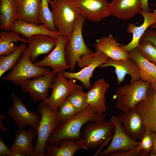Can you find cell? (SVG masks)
Listing matches in <instances>:
<instances>
[{
    "mask_svg": "<svg viewBox=\"0 0 156 156\" xmlns=\"http://www.w3.org/2000/svg\"><path fill=\"white\" fill-rule=\"evenodd\" d=\"M105 116L103 113L89 105L84 110L73 117L60 122L49 137L47 144L57 146L64 139L79 140L83 125L90 122L104 120Z\"/></svg>",
    "mask_w": 156,
    "mask_h": 156,
    "instance_id": "6da1fadb",
    "label": "cell"
},
{
    "mask_svg": "<svg viewBox=\"0 0 156 156\" xmlns=\"http://www.w3.org/2000/svg\"><path fill=\"white\" fill-rule=\"evenodd\" d=\"M114 130V124L110 120L92 121L84 127L79 140L86 150H94L100 147L95 154L97 156L111 140Z\"/></svg>",
    "mask_w": 156,
    "mask_h": 156,
    "instance_id": "7a4b0ae2",
    "label": "cell"
},
{
    "mask_svg": "<svg viewBox=\"0 0 156 156\" xmlns=\"http://www.w3.org/2000/svg\"><path fill=\"white\" fill-rule=\"evenodd\" d=\"M48 1L57 30L61 35L68 38L81 14L78 8L72 0H48Z\"/></svg>",
    "mask_w": 156,
    "mask_h": 156,
    "instance_id": "3957f363",
    "label": "cell"
},
{
    "mask_svg": "<svg viewBox=\"0 0 156 156\" xmlns=\"http://www.w3.org/2000/svg\"><path fill=\"white\" fill-rule=\"evenodd\" d=\"M41 119L37 129V138L34 142V156H45L47 141L60 122L57 116L58 111L52 110L43 101L38 107Z\"/></svg>",
    "mask_w": 156,
    "mask_h": 156,
    "instance_id": "277c9868",
    "label": "cell"
},
{
    "mask_svg": "<svg viewBox=\"0 0 156 156\" xmlns=\"http://www.w3.org/2000/svg\"><path fill=\"white\" fill-rule=\"evenodd\" d=\"M150 83L140 79L118 88L113 98L116 101V108L122 112H127L140 101L146 100Z\"/></svg>",
    "mask_w": 156,
    "mask_h": 156,
    "instance_id": "5b68a950",
    "label": "cell"
},
{
    "mask_svg": "<svg viewBox=\"0 0 156 156\" xmlns=\"http://www.w3.org/2000/svg\"><path fill=\"white\" fill-rule=\"evenodd\" d=\"M85 19L80 14L66 42L65 57L71 72H73L75 65L81 56L93 52L85 44L82 36V27Z\"/></svg>",
    "mask_w": 156,
    "mask_h": 156,
    "instance_id": "8992f818",
    "label": "cell"
},
{
    "mask_svg": "<svg viewBox=\"0 0 156 156\" xmlns=\"http://www.w3.org/2000/svg\"><path fill=\"white\" fill-rule=\"evenodd\" d=\"M109 58L99 51L81 56L77 62V65L79 68L83 67L79 71L73 73L64 70L61 72L66 79H77L81 81L86 89L91 86L90 79L94 71L97 67L106 63Z\"/></svg>",
    "mask_w": 156,
    "mask_h": 156,
    "instance_id": "52a82bcc",
    "label": "cell"
},
{
    "mask_svg": "<svg viewBox=\"0 0 156 156\" xmlns=\"http://www.w3.org/2000/svg\"><path fill=\"white\" fill-rule=\"evenodd\" d=\"M32 63L26 49L11 72L3 77L2 80L20 85L23 82L30 79L45 75L51 71L48 68L38 66Z\"/></svg>",
    "mask_w": 156,
    "mask_h": 156,
    "instance_id": "ba28073f",
    "label": "cell"
},
{
    "mask_svg": "<svg viewBox=\"0 0 156 156\" xmlns=\"http://www.w3.org/2000/svg\"><path fill=\"white\" fill-rule=\"evenodd\" d=\"M61 72L57 73L51 88L50 96L43 101L54 111H58L60 105L74 91L82 87L77 84L75 79H67Z\"/></svg>",
    "mask_w": 156,
    "mask_h": 156,
    "instance_id": "9c48e42d",
    "label": "cell"
},
{
    "mask_svg": "<svg viewBox=\"0 0 156 156\" xmlns=\"http://www.w3.org/2000/svg\"><path fill=\"white\" fill-rule=\"evenodd\" d=\"M11 98L13 103L8 111V116L14 120L19 129H25L28 126L37 130L40 116L29 110L22 100L14 94H11Z\"/></svg>",
    "mask_w": 156,
    "mask_h": 156,
    "instance_id": "30bf717a",
    "label": "cell"
},
{
    "mask_svg": "<svg viewBox=\"0 0 156 156\" xmlns=\"http://www.w3.org/2000/svg\"><path fill=\"white\" fill-rule=\"evenodd\" d=\"M57 74L52 70L45 75L27 80L20 85L21 89L29 93L30 99L34 103L43 101L48 97L49 90Z\"/></svg>",
    "mask_w": 156,
    "mask_h": 156,
    "instance_id": "8fae6325",
    "label": "cell"
},
{
    "mask_svg": "<svg viewBox=\"0 0 156 156\" xmlns=\"http://www.w3.org/2000/svg\"><path fill=\"white\" fill-rule=\"evenodd\" d=\"M86 19L99 22L111 15L110 3L107 0H72Z\"/></svg>",
    "mask_w": 156,
    "mask_h": 156,
    "instance_id": "7c38bea8",
    "label": "cell"
},
{
    "mask_svg": "<svg viewBox=\"0 0 156 156\" xmlns=\"http://www.w3.org/2000/svg\"><path fill=\"white\" fill-rule=\"evenodd\" d=\"M109 120L114 124V132L110 144L106 149L100 153V156H107L114 152L127 151L138 145L139 142L131 138L124 131L121 123L117 116H112Z\"/></svg>",
    "mask_w": 156,
    "mask_h": 156,
    "instance_id": "4fadbf2b",
    "label": "cell"
},
{
    "mask_svg": "<svg viewBox=\"0 0 156 156\" xmlns=\"http://www.w3.org/2000/svg\"><path fill=\"white\" fill-rule=\"evenodd\" d=\"M125 133L131 138L140 140L146 130L142 118L136 107L117 116Z\"/></svg>",
    "mask_w": 156,
    "mask_h": 156,
    "instance_id": "5bb4252c",
    "label": "cell"
},
{
    "mask_svg": "<svg viewBox=\"0 0 156 156\" xmlns=\"http://www.w3.org/2000/svg\"><path fill=\"white\" fill-rule=\"evenodd\" d=\"M67 37L60 35L57 38L56 45L50 53L42 60L34 64L37 66L49 67L58 73L69 69L65 57V49Z\"/></svg>",
    "mask_w": 156,
    "mask_h": 156,
    "instance_id": "9a60e30c",
    "label": "cell"
},
{
    "mask_svg": "<svg viewBox=\"0 0 156 156\" xmlns=\"http://www.w3.org/2000/svg\"><path fill=\"white\" fill-rule=\"evenodd\" d=\"M111 66L115 68L117 78V84L119 85L124 81L126 75H129L131 77L130 84L141 79L140 70L133 61L129 57L125 60H115L108 58L105 63L99 67Z\"/></svg>",
    "mask_w": 156,
    "mask_h": 156,
    "instance_id": "2e32d148",
    "label": "cell"
},
{
    "mask_svg": "<svg viewBox=\"0 0 156 156\" xmlns=\"http://www.w3.org/2000/svg\"><path fill=\"white\" fill-rule=\"evenodd\" d=\"M143 119L146 130L151 132L156 131V91L150 87L146 100L135 106Z\"/></svg>",
    "mask_w": 156,
    "mask_h": 156,
    "instance_id": "e0dca14e",
    "label": "cell"
},
{
    "mask_svg": "<svg viewBox=\"0 0 156 156\" xmlns=\"http://www.w3.org/2000/svg\"><path fill=\"white\" fill-rule=\"evenodd\" d=\"M27 39L28 47L26 50L32 62L41 55L47 54L53 49L57 39L42 34L34 35Z\"/></svg>",
    "mask_w": 156,
    "mask_h": 156,
    "instance_id": "ac0fdd59",
    "label": "cell"
},
{
    "mask_svg": "<svg viewBox=\"0 0 156 156\" xmlns=\"http://www.w3.org/2000/svg\"><path fill=\"white\" fill-rule=\"evenodd\" d=\"M143 17V23L137 26L134 24H129L127 27V32L132 34V39L131 41L126 45L121 44L120 46L128 52L129 53L138 46L142 36L148 27L156 22V9L152 12L142 11L140 13Z\"/></svg>",
    "mask_w": 156,
    "mask_h": 156,
    "instance_id": "d6986e66",
    "label": "cell"
},
{
    "mask_svg": "<svg viewBox=\"0 0 156 156\" xmlns=\"http://www.w3.org/2000/svg\"><path fill=\"white\" fill-rule=\"evenodd\" d=\"M37 136V130L34 128L17 129L15 132L14 140L9 147L10 151L21 152L25 156H34V147L32 142Z\"/></svg>",
    "mask_w": 156,
    "mask_h": 156,
    "instance_id": "ffe728a7",
    "label": "cell"
},
{
    "mask_svg": "<svg viewBox=\"0 0 156 156\" xmlns=\"http://www.w3.org/2000/svg\"><path fill=\"white\" fill-rule=\"evenodd\" d=\"M117 43L113 36L110 34L96 40L94 46L109 58L115 60H125L129 57V53Z\"/></svg>",
    "mask_w": 156,
    "mask_h": 156,
    "instance_id": "44dd1931",
    "label": "cell"
},
{
    "mask_svg": "<svg viewBox=\"0 0 156 156\" xmlns=\"http://www.w3.org/2000/svg\"><path fill=\"white\" fill-rule=\"evenodd\" d=\"M112 15L128 20L142 12L141 0H112L110 3Z\"/></svg>",
    "mask_w": 156,
    "mask_h": 156,
    "instance_id": "7402d4cb",
    "label": "cell"
},
{
    "mask_svg": "<svg viewBox=\"0 0 156 156\" xmlns=\"http://www.w3.org/2000/svg\"><path fill=\"white\" fill-rule=\"evenodd\" d=\"M10 31L17 32L27 39L39 34L47 35L57 39L61 35L58 31H50L42 24L20 20H17L13 23Z\"/></svg>",
    "mask_w": 156,
    "mask_h": 156,
    "instance_id": "603a6c76",
    "label": "cell"
},
{
    "mask_svg": "<svg viewBox=\"0 0 156 156\" xmlns=\"http://www.w3.org/2000/svg\"><path fill=\"white\" fill-rule=\"evenodd\" d=\"M110 86L103 78L96 80L87 93L89 105L103 113L107 109L105 95Z\"/></svg>",
    "mask_w": 156,
    "mask_h": 156,
    "instance_id": "cb8c5ba5",
    "label": "cell"
},
{
    "mask_svg": "<svg viewBox=\"0 0 156 156\" xmlns=\"http://www.w3.org/2000/svg\"><path fill=\"white\" fill-rule=\"evenodd\" d=\"M17 13V20L37 24H40L38 16L41 0H14Z\"/></svg>",
    "mask_w": 156,
    "mask_h": 156,
    "instance_id": "d4e9b609",
    "label": "cell"
},
{
    "mask_svg": "<svg viewBox=\"0 0 156 156\" xmlns=\"http://www.w3.org/2000/svg\"><path fill=\"white\" fill-rule=\"evenodd\" d=\"M140 70L141 79L150 83H156V66L146 59L137 48L129 53Z\"/></svg>",
    "mask_w": 156,
    "mask_h": 156,
    "instance_id": "484cf974",
    "label": "cell"
},
{
    "mask_svg": "<svg viewBox=\"0 0 156 156\" xmlns=\"http://www.w3.org/2000/svg\"><path fill=\"white\" fill-rule=\"evenodd\" d=\"M83 149L79 140L65 139L57 146L47 144L45 156H73L78 150Z\"/></svg>",
    "mask_w": 156,
    "mask_h": 156,
    "instance_id": "4316f807",
    "label": "cell"
},
{
    "mask_svg": "<svg viewBox=\"0 0 156 156\" xmlns=\"http://www.w3.org/2000/svg\"><path fill=\"white\" fill-rule=\"evenodd\" d=\"M0 29L10 31L17 15L14 0H0Z\"/></svg>",
    "mask_w": 156,
    "mask_h": 156,
    "instance_id": "83f0119b",
    "label": "cell"
},
{
    "mask_svg": "<svg viewBox=\"0 0 156 156\" xmlns=\"http://www.w3.org/2000/svg\"><path fill=\"white\" fill-rule=\"evenodd\" d=\"M18 33L12 31L2 30L0 32V56L8 55L17 48L14 43H27V39L20 36Z\"/></svg>",
    "mask_w": 156,
    "mask_h": 156,
    "instance_id": "f1b7e54d",
    "label": "cell"
},
{
    "mask_svg": "<svg viewBox=\"0 0 156 156\" xmlns=\"http://www.w3.org/2000/svg\"><path fill=\"white\" fill-rule=\"evenodd\" d=\"M26 43H22L14 52L6 55L0 56V77L17 63L26 49Z\"/></svg>",
    "mask_w": 156,
    "mask_h": 156,
    "instance_id": "f546056e",
    "label": "cell"
},
{
    "mask_svg": "<svg viewBox=\"0 0 156 156\" xmlns=\"http://www.w3.org/2000/svg\"><path fill=\"white\" fill-rule=\"evenodd\" d=\"M48 0H41L38 13V18L40 23L44 25L49 30L57 31L53 22L51 11L49 7Z\"/></svg>",
    "mask_w": 156,
    "mask_h": 156,
    "instance_id": "4dcf8cb0",
    "label": "cell"
},
{
    "mask_svg": "<svg viewBox=\"0 0 156 156\" xmlns=\"http://www.w3.org/2000/svg\"><path fill=\"white\" fill-rule=\"evenodd\" d=\"M67 99L75 107L77 114L84 110L89 105L87 93L83 91L82 87L74 91Z\"/></svg>",
    "mask_w": 156,
    "mask_h": 156,
    "instance_id": "1f68e13d",
    "label": "cell"
},
{
    "mask_svg": "<svg viewBox=\"0 0 156 156\" xmlns=\"http://www.w3.org/2000/svg\"><path fill=\"white\" fill-rule=\"evenodd\" d=\"M58 109L57 116L60 122L73 117L77 114L75 108L67 99L60 105Z\"/></svg>",
    "mask_w": 156,
    "mask_h": 156,
    "instance_id": "d6a6232c",
    "label": "cell"
},
{
    "mask_svg": "<svg viewBox=\"0 0 156 156\" xmlns=\"http://www.w3.org/2000/svg\"><path fill=\"white\" fill-rule=\"evenodd\" d=\"M137 48L146 59L156 65V47L146 41L140 40Z\"/></svg>",
    "mask_w": 156,
    "mask_h": 156,
    "instance_id": "836d02e7",
    "label": "cell"
},
{
    "mask_svg": "<svg viewBox=\"0 0 156 156\" xmlns=\"http://www.w3.org/2000/svg\"><path fill=\"white\" fill-rule=\"evenodd\" d=\"M140 140L138 146L142 153V156H149L153 143L151 132L146 130Z\"/></svg>",
    "mask_w": 156,
    "mask_h": 156,
    "instance_id": "e575fe53",
    "label": "cell"
},
{
    "mask_svg": "<svg viewBox=\"0 0 156 156\" xmlns=\"http://www.w3.org/2000/svg\"><path fill=\"white\" fill-rule=\"evenodd\" d=\"M142 156V152L137 146L134 148L127 151H117L112 152L107 156Z\"/></svg>",
    "mask_w": 156,
    "mask_h": 156,
    "instance_id": "d590c367",
    "label": "cell"
},
{
    "mask_svg": "<svg viewBox=\"0 0 156 156\" xmlns=\"http://www.w3.org/2000/svg\"><path fill=\"white\" fill-rule=\"evenodd\" d=\"M140 40L148 41L156 47V30L148 29L142 36Z\"/></svg>",
    "mask_w": 156,
    "mask_h": 156,
    "instance_id": "8d00e7d4",
    "label": "cell"
},
{
    "mask_svg": "<svg viewBox=\"0 0 156 156\" xmlns=\"http://www.w3.org/2000/svg\"><path fill=\"white\" fill-rule=\"evenodd\" d=\"M10 151L0 136V156H10Z\"/></svg>",
    "mask_w": 156,
    "mask_h": 156,
    "instance_id": "74e56055",
    "label": "cell"
},
{
    "mask_svg": "<svg viewBox=\"0 0 156 156\" xmlns=\"http://www.w3.org/2000/svg\"><path fill=\"white\" fill-rule=\"evenodd\" d=\"M151 133L153 138V143L149 156H156V131H153Z\"/></svg>",
    "mask_w": 156,
    "mask_h": 156,
    "instance_id": "f35d334b",
    "label": "cell"
},
{
    "mask_svg": "<svg viewBox=\"0 0 156 156\" xmlns=\"http://www.w3.org/2000/svg\"><path fill=\"white\" fill-rule=\"evenodd\" d=\"M141 10L143 12H149L150 9L148 7V0H141Z\"/></svg>",
    "mask_w": 156,
    "mask_h": 156,
    "instance_id": "ab89813d",
    "label": "cell"
},
{
    "mask_svg": "<svg viewBox=\"0 0 156 156\" xmlns=\"http://www.w3.org/2000/svg\"><path fill=\"white\" fill-rule=\"evenodd\" d=\"M0 129L4 132L8 133L7 131H8V129L5 127L3 122L1 120H0Z\"/></svg>",
    "mask_w": 156,
    "mask_h": 156,
    "instance_id": "60d3db41",
    "label": "cell"
},
{
    "mask_svg": "<svg viewBox=\"0 0 156 156\" xmlns=\"http://www.w3.org/2000/svg\"><path fill=\"white\" fill-rule=\"evenodd\" d=\"M150 87L154 89L156 91V83H151Z\"/></svg>",
    "mask_w": 156,
    "mask_h": 156,
    "instance_id": "b9f144b4",
    "label": "cell"
},
{
    "mask_svg": "<svg viewBox=\"0 0 156 156\" xmlns=\"http://www.w3.org/2000/svg\"><path fill=\"white\" fill-rule=\"evenodd\" d=\"M149 28L151 29H154L156 30V22L151 25Z\"/></svg>",
    "mask_w": 156,
    "mask_h": 156,
    "instance_id": "7bdbcfd3",
    "label": "cell"
},
{
    "mask_svg": "<svg viewBox=\"0 0 156 156\" xmlns=\"http://www.w3.org/2000/svg\"><path fill=\"white\" fill-rule=\"evenodd\" d=\"M0 118L1 119H6V118L5 116L1 115H0Z\"/></svg>",
    "mask_w": 156,
    "mask_h": 156,
    "instance_id": "ee69618b",
    "label": "cell"
},
{
    "mask_svg": "<svg viewBox=\"0 0 156 156\" xmlns=\"http://www.w3.org/2000/svg\"><path fill=\"white\" fill-rule=\"evenodd\" d=\"M155 6L156 7V3L155 4Z\"/></svg>",
    "mask_w": 156,
    "mask_h": 156,
    "instance_id": "f6af8a7d",
    "label": "cell"
},
{
    "mask_svg": "<svg viewBox=\"0 0 156 156\" xmlns=\"http://www.w3.org/2000/svg\"></svg>",
    "mask_w": 156,
    "mask_h": 156,
    "instance_id": "bcb514c9",
    "label": "cell"
}]
</instances>
